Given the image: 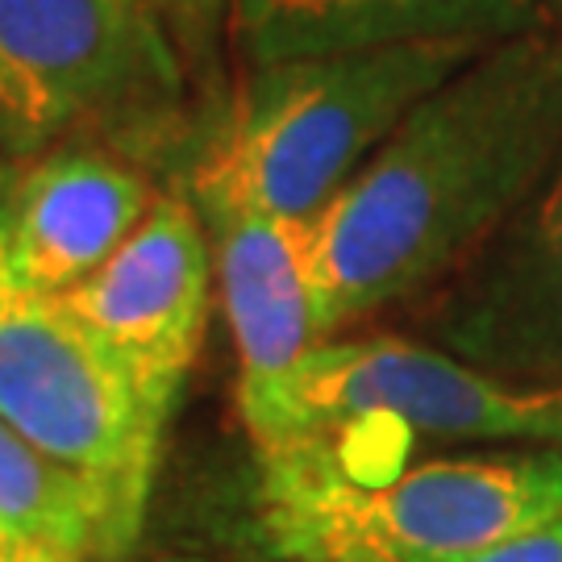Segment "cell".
Listing matches in <instances>:
<instances>
[{
	"label": "cell",
	"instance_id": "obj_1",
	"mask_svg": "<svg viewBox=\"0 0 562 562\" xmlns=\"http://www.w3.org/2000/svg\"><path fill=\"white\" fill-rule=\"evenodd\" d=\"M562 150V38L513 34L434 88L313 217L317 334L450 276Z\"/></svg>",
	"mask_w": 562,
	"mask_h": 562
},
{
	"label": "cell",
	"instance_id": "obj_5",
	"mask_svg": "<svg viewBox=\"0 0 562 562\" xmlns=\"http://www.w3.org/2000/svg\"><path fill=\"white\" fill-rule=\"evenodd\" d=\"M0 422L101 501L117 559L134 550L167 422L59 301L0 292Z\"/></svg>",
	"mask_w": 562,
	"mask_h": 562
},
{
	"label": "cell",
	"instance_id": "obj_15",
	"mask_svg": "<svg viewBox=\"0 0 562 562\" xmlns=\"http://www.w3.org/2000/svg\"><path fill=\"white\" fill-rule=\"evenodd\" d=\"M4 204H9V176L0 171V259H4Z\"/></svg>",
	"mask_w": 562,
	"mask_h": 562
},
{
	"label": "cell",
	"instance_id": "obj_11",
	"mask_svg": "<svg viewBox=\"0 0 562 562\" xmlns=\"http://www.w3.org/2000/svg\"><path fill=\"white\" fill-rule=\"evenodd\" d=\"M529 0H234L229 34L250 67L392 42L525 34Z\"/></svg>",
	"mask_w": 562,
	"mask_h": 562
},
{
	"label": "cell",
	"instance_id": "obj_13",
	"mask_svg": "<svg viewBox=\"0 0 562 562\" xmlns=\"http://www.w3.org/2000/svg\"><path fill=\"white\" fill-rule=\"evenodd\" d=\"M459 562H562V508L517 538H504V542L487 546L480 554H467Z\"/></svg>",
	"mask_w": 562,
	"mask_h": 562
},
{
	"label": "cell",
	"instance_id": "obj_8",
	"mask_svg": "<svg viewBox=\"0 0 562 562\" xmlns=\"http://www.w3.org/2000/svg\"><path fill=\"white\" fill-rule=\"evenodd\" d=\"M196 209L213 238V280L238 355V413L262 459L288 442L292 392L322 341L313 225L246 204Z\"/></svg>",
	"mask_w": 562,
	"mask_h": 562
},
{
	"label": "cell",
	"instance_id": "obj_14",
	"mask_svg": "<svg viewBox=\"0 0 562 562\" xmlns=\"http://www.w3.org/2000/svg\"><path fill=\"white\" fill-rule=\"evenodd\" d=\"M150 13H204V9H213V4H222V0H142Z\"/></svg>",
	"mask_w": 562,
	"mask_h": 562
},
{
	"label": "cell",
	"instance_id": "obj_16",
	"mask_svg": "<svg viewBox=\"0 0 562 562\" xmlns=\"http://www.w3.org/2000/svg\"><path fill=\"white\" fill-rule=\"evenodd\" d=\"M159 562H238V559H204V554H176V559H159Z\"/></svg>",
	"mask_w": 562,
	"mask_h": 562
},
{
	"label": "cell",
	"instance_id": "obj_3",
	"mask_svg": "<svg viewBox=\"0 0 562 562\" xmlns=\"http://www.w3.org/2000/svg\"><path fill=\"white\" fill-rule=\"evenodd\" d=\"M562 508V446L434 459L346 483L301 454L262 459V529L288 562H459Z\"/></svg>",
	"mask_w": 562,
	"mask_h": 562
},
{
	"label": "cell",
	"instance_id": "obj_7",
	"mask_svg": "<svg viewBox=\"0 0 562 562\" xmlns=\"http://www.w3.org/2000/svg\"><path fill=\"white\" fill-rule=\"evenodd\" d=\"M213 241L192 192H159L155 209L59 304L134 380L155 417H171L204 341Z\"/></svg>",
	"mask_w": 562,
	"mask_h": 562
},
{
	"label": "cell",
	"instance_id": "obj_10",
	"mask_svg": "<svg viewBox=\"0 0 562 562\" xmlns=\"http://www.w3.org/2000/svg\"><path fill=\"white\" fill-rule=\"evenodd\" d=\"M442 350L517 383H562V176L438 313Z\"/></svg>",
	"mask_w": 562,
	"mask_h": 562
},
{
	"label": "cell",
	"instance_id": "obj_2",
	"mask_svg": "<svg viewBox=\"0 0 562 562\" xmlns=\"http://www.w3.org/2000/svg\"><path fill=\"white\" fill-rule=\"evenodd\" d=\"M492 42H392L250 67V80L192 176L196 204H246L313 222L380 142Z\"/></svg>",
	"mask_w": 562,
	"mask_h": 562
},
{
	"label": "cell",
	"instance_id": "obj_6",
	"mask_svg": "<svg viewBox=\"0 0 562 562\" xmlns=\"http://www.w3.org/2000/svg\"><path fill=\"white\" fill-rule=\"evenodd\" d=\"M359 422H387L408 438L442 442L562 446V383L504 380L450 350L387 334L317 341L292 392L280 450Z\"/></svg>",
	"mask_w": 562,
	"mask_h": 562
},
{
	"label": "cell",
	"instance_id": "obj_4",
	"mask_svg": "<svg viewBox=\"0 0 562 562\" xmlns=\"http://www.w3.org/2000/svg\"><path fill=\"white\" fill-rule=\"evenodd\" d=\"M180 97L176 46L142 0H0L4 162L159 138Z\"/></svg>",
	"mask_w": 562,
	"mask_h": 562
},
{
	"label": "cell",
	"instance_id": "obj_9",
	"mask_svg": "<svg viewBox=\"0 0 562 562\" xmlns=\"http://www.w3.org/2000/svg\"><path fill=\"white\" fill-rule=\"evenodd\" d=\"M159 192L117 150L67 146L9 176L0 292L59 301L155 209Z\"/></svg>",
	"mask_w": 562,
	"mask_h": 562
},
{
	"label": "cell",
	"instance_id": "obj_12",
	"mask_svg": "<svg viewBox=\"0 0 562 562\" xmlns=\"http://www.w3.org/2000/svg\"><path fill=\"white\" fill-rule=\"evenodd\" d=\"M101 501L0 422V562H113Z\"/></svg>",
	"mask_w": 562,
	"mask_h": 562
}]
</instances>
